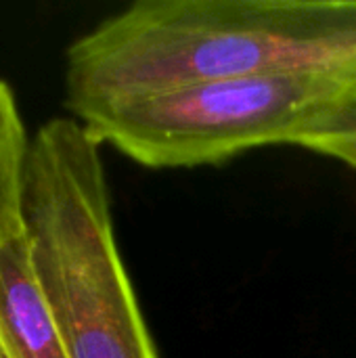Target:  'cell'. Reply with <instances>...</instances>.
Here are the masks:
<instances>
[{
	"label": "cell",
	"mask_w": 356,
	"mask_h": 358,
	"mask_svg": "<svg viewBox=\"0 0 356 358\" xmlns=\"http://www.w3.org/2000/svg\"><path fill=\"white\" fill-rule=\"evenodd\" d=\"M306 71H356V0H138L69 44L65 107Z\"/></svg>",
	"instance_id": "1"
},
{
	"label": "cell",
	"mask_w": 356,
	"mask_h": 358,
	"mask_svg": "<svg viewBox=\"0 0 356 358\" xmlns=\"http://www.w3.org/2000/svg\"><path fill=\"white\" fill-rule=\"evenodd\" d=\"M29 151L15 94L0 80V252L25 233L23 176Z\"/></svg>",
	"instance_id": "5"
},
{
	"label": "cell",
	"mask_w": 356,
	"mask_h": 358,
	"mask_svg": "<svg viewBox=\"0 0 356 358\" xmlns=\"http://www.w3.org/2000/svg\"><path fill=\"white\" fill-rule=\"evenodd\" d=\"M23 227L67 357L159 358L115 241L101 145L73 117L29 138Z\"/></svg>",
	"instance_id": "2"
},
{
	"label": "cell",
	"mask_w": 356,
	"mask_h": 358,
	"mask_svg": "<svg viewBox=\"0 0 356 358\" xmlns=\"http://www.w3.org/2000/svg\"><path fill=\"white\" fill-rule=\"evenodd\" d=\"M0 358H69L34 277L25 233L0 252Z\"/></svg>",
	"instance_id": "4"
},
{
	"label": "cell",
	"mask_w": 356,
	"mask_h": 358,
	"mask_svg": "<svg viewBox=\"0 0 356 358\" xmlns=\"http://www.w3.org/2000/svg\"><path fill=\"white\" fill-rule=\"evenodd\" d=\"M306 151L332 157V159L342 162V164H346V166H350V168L356 170V134L332 138V141H321V143L308 147Z\"/></svg>",
	"instance_id": "6"
},
{
	"label": "cell",
	"mask_w": 356,
	"mask_h": 358,
	"mask_svg": "<svg viewBox=\"0 0 356 358\" xmlns=\"http://www.w3.org/2000/svg\"><path fill=\"white\" fill-rule=\"evenodd\" d=\"M76 122L145 168L218 166L258 147L308 149L356 134V71L199 82L109 103Z\"/></svg>",
	"instance_id": "3"
}]
</instances>
